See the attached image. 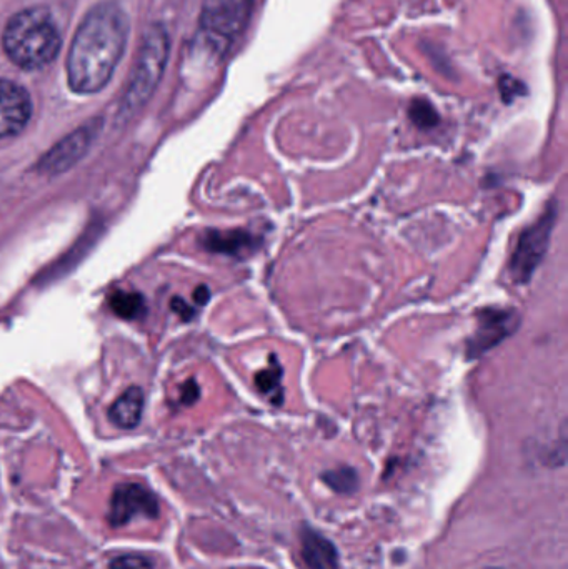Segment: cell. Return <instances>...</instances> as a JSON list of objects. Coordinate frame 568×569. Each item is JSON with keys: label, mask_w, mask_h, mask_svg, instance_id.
<instances>
[{"label": "cell", "mask_w": 568, "mask_h": 569, "mask_svg": "<svg viewBox=\"0 0 568 569\" xmlns=\"http://www.w3.org/2000/svg\"><path fill=\"white\" fill-rule=\"evenodd\" d=\"M209 296H211V292H209L207 286L202 285L195 289L194 298L197 299V303H201V305H205V303L209 302Z\"/></svg>", "instance_id": "19"}, {"label": "cell", "mask_w": 568, "mask_h": 569, "mask_svg": "<svg viewBox=\"0 0 568 569\" xmlns=\"http://www.w3.org/2000/svg\"><path fill=\"white\" fill-rule=\"evenodd\" d=\"M174 309L175 312L181 313L185 319H189L192 315H194V313H192L191 306H189L187 303L182 302L181 298L174 299Z\"/></svg>", "instance_id": "18"}, {"label": "cell", "mask_w": 568, "mask_h": 569, "mask_svg": "<svg viewBox=\"0 0 568 569\" xmlns=\"http://www.w3.org/2000/svg\"><path fill=\"white\" fill-rule=\"evenodd\" d=\"M201 243L209 252L244 258L261 248L262 236L247 230H209Z\"/></svg>", "instance_id": "10"}, {"label": "cell", "mask_w": 568, "mask_h": 569, "mask_svg": "<svg viewBox=\"0 0 568 569\" xmlns=\"http://www.w3.org/2000/svg\"><path fill=\"white\" fill-rule=\"evenodd\" d=\"M272 363L268 368L262 369L255 375V386L258 392L271 396L272 402H282V366L278 365L277 358L272 356Z\"/></svg>", "instance_id": "13"}, {"label": "cell", "mask_w": 568, "mask_h": 569, "mask_svg": "<svg viewBox=\"0 0 568 569\" xmlns=\"http://www.w3.org/2000/svg\"><path fill=\"white\" fill-rule=\"evenodd\" d=\"M475 318H477V328L465 343V353L468 358H480L508 336L514 335L520 325V315L517 309L500 308V306L478 309Z\"/></svg>", "instance_id": "6"}, {"label": "cell", "mask_w": 568, "mask_h": 569, "mask_svg": "<svg viewBox=\"0 0 568 569\" xmlns=\"http://www.w3.org/2000/svg\"><path fill=\"white\" fill-rule=\"evenodd\" d=\"M111 569H152V566L142 556H119L111 562Z\"/></svg>", "instance_id": "17"}, {"label": "cell", "mask_w": 568, "mask_h": 569, "mask_svg": "<svg viewBox=\"0 0 568 569\" xmlns=\"http://www.w3.org/2000/svg\"><path fill=\"white\" fill-rule=\"evenodd\" d=\"M98 130L99 123L92 122L62 139L58 145L52 146L42 156L41 162L38 163L39 172L44 175H59V173L68 172L89 152L95 135H98Z\"/></svg>", "instance_id": "8"}, {"label": "cell", "mask_w": 568, "mask_h": 569, "mask_svg": "<svg viewBox=\"0 0 568 569\" xmlns=\"http://www.w3.org/2000/svg\"><path fill=\"white\" fill-rule=\"evenodd\" d=\"M142 411H144V393L141 388H129L112 405L109 418L119 428L131 429L141 423Z\"/></svg>", "instance_id": "12"}, {"label": "cell", "mask_w": 568, "mask_h": 569, "mask_svg": "<svg viewBox=\"0 0 568 569\" xmlns=\"http://www.w3.org/2000/svg\"><path fill=\"white\" fill-rule=\"evenodd\" d=\"M168 59V30L161 23H155L145 32L144 40H142L134 73H132L131 82H129L124 99H122L119 116L128 119V116L134 115L151 99L155 87L161 82Z\"/></svg>", "instance_id": "3"}, {"label": "cell", "mask_w": 568, "mask_h": 569, "mask_svg": "<svg viewBox=\"0 0 568 569\" xmlns=\"http://www.w3.org/2000/svg\"><path fill=\"white\" fill-rule=\"evenodd\" d=\"M129 39V17L118 2H101L82 19L68 55L72 92H101L114 75Z\"/></svg>", "instance_id": "1"}, {"label": "cell", "mask_w": 568, "mask_h": 569, "mask_svg": "<svg viewBox=\"0 0 568 569\" xmlns=\"http://www.w3.org/2000/svg\"><path fill=\"white\" fill-rule=\"evenodd\" d=\"M159 512V499L151 489L141 482H122L112 492L108 519L114 528H119L139 518H158Z\"/></svg>", "instance_id": "7"}, {"label": "cell", "mask_w": 568, "mask_h": 569, "mask_svg": "<svg viewBox=\"0 0 568 569\" xmlns=\"http://www.w3.org/2000/svg\"><path fill=\"white\" fill-rule=\"evenodd\" d=\"M324 481L337 492H354L358 488V476L354 468L342 466L322 475Z\"/></svg>", "instance_id": "14"}, {"label": "cell", "mask_w": 568, "mask_h": 569, "mask_svg": "<svg viewBox=\"0 0 568 569\" xmlns=\"http://www.w3.org/2000/svg\"><path fill=\"white\" fill-rule=\"evenodd\" d=\"M31 116L32 100L28 90L18 82L0 79V140L19 135Z\"/></svg>", "instance_id": "9"}, {"label": "cell", "mask_w": 568, "mask_h": 569, "mask_svg": "<svg viewBox=\"0 0 568 569\" xmlns=\"http://www.w3.org/2000/svg\"><path fill=\"white\" fill-rule=\"evenodd\" d=\"M302 559L308 569H338V552L331 539L312 528L301 532Z\"/></svg>", "instance_id": "11"}, {"label": "cell", "mask_w": 568, "mask_h": 569, "mask_svg": "<svg viewBox=\"0 0 568 569\" xmlns=\"http://www.w3.org/2000/svg\"><path fill=\"white\" fill-rule=\"evenodd\" d=\"M111 306L122 318H135L144 312V299L138 293H115L111 298Z\"/></svg>", "instance_id": "15"}, {"label": "cell", "mask_w": 568, "mask_h": 569, "mask_svg": "<svg viewBox=\"0 0 568 569\" xmlns=\"http://www.w3.org/2000/svg\"><path fill=\"white\" fill-rule=\"evenodd\" d=\"M2 47L12 63L24 70L48 67L62 47L61 30L45 7H31L6 23Z\"/></svg>", "instance_id": "2"}, {"label": "cell", "mask_w": 568, "mask_h": 569, "mask_svg": "<svg viewBox=\"0 0 568 569\" xmlns=\"http://www.w3.org/2000/svg\"><path fill=\"white\" fill-rule=\"evenodd\" d=\"M412 120L422 129H430L438 122L437 113L428 103H415L410 110Z\"/></svg>", "instance_id": "16"}, {"label": "cell", "mask_w": 568, "mask_h": 569, "mask_svg": "<svg viewBox=\"0 0 568 569\" xmlns=\"http://www.w3.org/2000/svg\"><path fill=\"white\" fill-rule=\"evenodd\" d=\"M557 202L548 203L545 212L518 236L508 263L511 280L517 285H527L540 266L550 245L551 230L557 222Z\"/></svg>", "instance_id": "5"}, {"label": "cell", "mask_w": 568, "mask_h": 569, "mask_svg": "<svg viewBox=\"0 0 568 569\" xmlns=\"http://www.w3.org/2000/svg\"><path fill=\"white\" fill-rule=\"evenodd\" d=\"M254 0H204L201 35L211 52L225 53L247 29Z\"/></svg>", "instance_id": "4"}]
</instances>
